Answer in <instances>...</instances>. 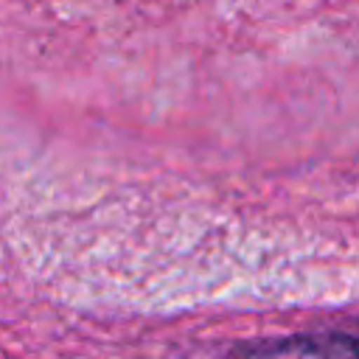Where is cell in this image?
Returning a JSON list of instances; mask_svg holds the SVG:
<instances>
[{
  "label": "cell",
  "mask_w": 359,
  "mask_h": 359,
  "mask_svg": "<svg viewBox=\"0 0 359 359\" xmlns=\"http://www.w3.org/2000/svg\"><path fill=\"white\" fill-rule=\"evenodd\" d=\"M227 359H359L353 334H292L275 339L241 342Z\"/></svg>",
  "instance_id": "1"
}]
</instances>
